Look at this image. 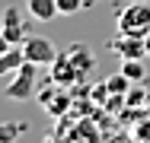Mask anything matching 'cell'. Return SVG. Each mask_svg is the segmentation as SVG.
Segmentation results:
<instances>
[{"label": "cell", "instance_id": "18", "mask_svg": "<svg viewBox=\"0 0 150 143\" xmlns=\"http://www.w3.org/2000/svg\"><path fill=\"white\" fill-rule=\"evenodd\" d=\"M10 48H13V41H10V38L0 32V54H3V51H10Z\"/></svg>", "mask_w": 150, "mask_h": 143}, {"label": "cell", "instance_id": "20", "mask_svg": "<svg viewBox=\"0 0 150 143\" xmlns=\"http://www.w3.org/2000/svg\"><path fill=\"white\" fill-rule=\"evenodd\" d=\"M147 102H150V86H147Z\"/></svg>", "mask_w": 150, "mask_h": 143}, {"label": "cell", "instance_id": "7", "mask_svg": "<svg viewBox=\"0 0 150 143\" xmlns=\"http://www.w3.org/2000/svg\"><path fill=\"white\" fill-rule=\"evenodd\" d=\"M38 102L45 105V111L51 114V118H64L67 108H70V92H54V89H45V92H38Z\"/></svg>", "mask_w": 150, "mask_h": 143}, {"label": "cell", "instance_id": "1", "mask_svg": "<svg viewBox=\"0 0 150 143\" xmlns=\"http://www.w3.org/2000/svg\"><path fill=\"white\" fill-rule=\"evenodd\" d=\"M121 35H147L150 32V0H131L118 13Z\"/></svg>", "mask_w": 150, "mask_h": 143}, {"label": "cell", "instance_id": "6", "mask_svg": "<svg viewBox=\"0 0 150 143\" xmlns=\"http://www.w3.org/2000/svg\"><path fill=\"white\" fill-rule=\"evenodd\" d=\"M0 32H3L13 45H23V38H26V26H23V16H19L16 6H6V10H3V16H0Z\"/></svg>", "mask_w": 150, "mask_h": 143}, {"label": "cell", "instance_id": "13", "mask_svg": "<svg viewBox=\"0 0 150 143\" xmlns=\"http://www.w3.org/2000/svg\"><path fill=\"white\" fill-rule=\"evenodd\" d=\"M121 73H125L131 83H144V76H147L144 57H131V60H121Z\"/></svg>", "mask_w": 150, "mask_h": 143}, {"label": "cell", "instance_id": "17", "mask_svg": "<svg viewBox=\"0 0 150 143\" xmlns=\"http://www.w3.org/2000/svg\"><path fill=\"white\" fill-rule=\"evenodd\" d=\"M83 6V0H58V10H61V16H74L77 10Z\"/></svg>", "mask_w": 150, "mask_h": 143}, {"label": "cell", "instance_id": "11", "mask_svg": "<svg viewBox=\"0 0 150 143\" xmlns=\"http://www.w3.org/2000/svg\"><path fill=\"white\" fill-rule=\"evenodd\" d=\"M64 137H70V140H80V137H83V140H102V130L93 124V118H83V121H77V127L67 130Z\"/></svg>", "mask_w": 150, "mask_h": 143}, {"label": "cell", "instance_id": "4", "mask_svg": "<svg viewBox=\"0 0 150 143\" xmlns=\"http://www.w3.org/2000/svg\"><path fill=\"white\" fill-rule=\"evenodd\" d=\"M112 51L121 57V60H131V57H147V38L144 35H121L112 41Z\"/></svg>", "mask_w": 150, "mask_h": 143}, {"label": "cell", "instance_id": "2", "mask_svg": "<svg viewBox=\"0 0 150 143\" xmlns=\"http://www.w3.org/2000/svg\"><path fill=\"white\" fill-rule=\"evenodd\" d=\"M35 67H38V64L26 60V64L13 73V80L6 86V92H3L10 102H29L32 95H35Z\"/></svg>", "mask_w": 150, "mask_h": 143}, {"label": "cell", "instance_id": "14", "mask_svg": "<svg viewBox=\"0 0 150 143\" xmlns=\"http://www.w3.org/2000/svg\"><path fill=\"white\" fill-rule=\"evenodd\" d=\"M125 105L128 108H150V102H147V89L141 83H134L128 92H125Z\"/></svg>", "mask_w": 150, "mask_h": 143}, {"label": "cell", "instance_id": "10", "mask_svg": "<svg viewBox=\"0 0 150 143\" xmlns=\"http://www.w3.org/2000/svg\"><path fill=\"white\" fill-rule=\"evenodd\" d=\"M23 64H26L23 45H13L10 51H3V54H0V76H6V73H16Z\"/></svg>", "mask_w": 150, "mask_h": 143}, {"label": "cell", "instance_id": "8", "mask_svg": "<svg viewBox=\"0 0 150 143\" xmlns=\"http://www.w3.org/2000/svg\"><path fill=\"white\" fill-rule=\"evenodd\" d=\"M26 10H29L32 19H38V22H51L54 16H58V0H26Z\"/></svg>", "mask_w": 150, "mask_h": 143}, {"label": "cell", "instance_id": "16", "mask_svg": "<svg viewBox=\"0 0 150 143\" xmlns=\"http://www.w3.org/2000/svg\"><path fill=\"white\" fill-rule=\"evenodd\" d=\"M26 130V124H0V143H13Z\"/></svg>", "mask_w": 150, "mask_h": 143}, {"label": "cell", "instance_id": "9", "mask_svg": "<svg viewBox=\"0 0 150 143\" xmlns=\"http://www.w3.org/2000/svg\"><path fill=\"white\" fill-rule=\"evenodd\" d=\"M51 80H54L58 86H74V83H77V73H74L67 54H58V60L51 64Z\"/></svg>", "mask_w": 150, "mask_h": 143}, {"label": "cell", "instance_id": "12", "mask_svg": "<svg viewBox=\"0 0 150 143\" xmlns=\"http://www.w3.org/2000/svg\"><path fill=\"white\" fill-rule=\"evenodd\" d=\"M128 140H134V143H150V108L134 124H131V130H128Z\"/></svg>", "mask_w": 150, "mask_h": 143}, {"label": "cell", "instance_id": "5", "mask_svg": "<svg viewBox=\"0 0 150 143\" xmlns=\"http://www.w3.org/2000/svg\"><path fill=\"white\" fill-rule=\"evenodd\" d=\"M67 60H70V67H74V73H77V80H83L86 73H90L93 67H96V57H93V51L83 45V41H74L67 51Z\"/></svg>", "mask_w": 150, "mask_h": 143}, {"label": "cell", "instance_id": "3", "mask_svg": "<svg viewBox=\"0 0 150 143\" xmlns=\"http://www.w3.org/2000/svg\"><path fill=\"white\" fill-rule=\"evenodd\" d=\"M23 54H26V60L38 64V67H51L58 60V51H54L51 38H45V35H26L23 38Z\"/></svg>", "mask_w": 150, "mask_h": 143}, {"label": "cell", "instance_id": "19", "mask_svg": "<svg viewBox=\"0 0 150 143\" xmlns=\"http://www.w3.org/2000/svg\"><path fill=\"white\" fill-rule=\"evenodd\" d=\"M144 38H147V57H150V32H147V35H144Z\"/></svg>", "mask_w": 150, "mask_h": 143}, {"label": "cell", "instance_id": "15", "mask_svg": "<svg viewBox=\"0 0 150 143\" xmlns=\"http://www.w3.org/2000/svg\"><path fill=\"white\" fill-rule=\"evenodd\" d=\"M105 83H109V92H112V95H125V92H128V89H131V80H128V76H125V73H115V76H109V80H105Z\"/></svg>", "mask_w": 150, "mask_h": 143}]
</instances>
